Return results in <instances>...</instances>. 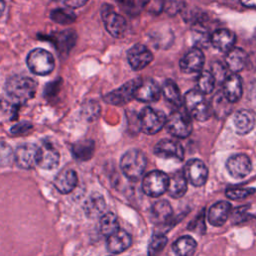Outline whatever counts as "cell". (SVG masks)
I'll use <instances>...</instances> for the list:
<instances>
[{
    "label": "cell",
    "mask_w": 256,
    "mask_h": 256,
    "mask_svg": "<svg viewBox=\"0 0 256 256\" xmlns=\"http://www.w3.org/2000/svg\"><path fill=\"white\" fill-rule=\"evenodd\" d=\"M78 177L77 173L72 169H66L61 171L54 179V186L63 194L70 193L77 186Z\"/></svg>",
    "instance_id": "obj_22"
},
{
    "label": "cell",
    "mask_w": 256,
    "mask_h": 256,
    "mask_svg": "<svg viewBox=\"0 0 256 256\" xmlns=\"http://www.w3.org/2000/svg\"><path fill=\"white\" fill-rule=\"evenodd\" d=\"M223 95L230 102L239 101L242 96V80L237 73L228 75L223 82Z\"/></svg>",
    "instance_id": "obj_19"
},
{
    "label": "cell",
    "mask_w": 256,
    "mask_h": 256,
    "mask_svg": "<svg viewBox=\"0 0 256 256\" xmlns=\"http://www.w3.org/2000/svg\"><path fill=\"white\" fill-rule=\"evenodd\" d=\"M54 1H61V0H54Z\"/></svg>",
    "instance_id": "obj_46"
},
{
    "label": "cell",
    "mask_w": 256,
    "mask_h": 256,
    "mask_svg": "<svg viewBox=\"0 0 256 256\" xmlns=\"http://www.w3.org/2000/svg\"><path fill=\"white\" fill-rule=\"evenodd\" d=\"M6 4H5V0H0V17L2 16L4 10H5Z\"/></svg>",
    "instance_id": "obj_45"
},
{
    "label": "cell",
    "mask_w": 256,
    "mask_h": 256,
    "mask_svg": "<svg viewBox=\"0 0 256 256\" xmlns=\"http://www.w3.org/2000/svg\"><path fill=\"white\" fill-rule=\"evenodd\" d=\"M50 16L55 22L60 23V24H64V25L70 24L75 20V15L71 11L66 10V9H62V8L54 9L51 12Z\"/></svg>",
    "instance_id": "obj_35"
},
{
    "label": "cell",
    "mask_w": 256,
    "mask_h": 256,
    "mask_svg": "<svg viewBox=\"0 0 256 256\" xmlns=\"http://www.w3.org/2000/svg\"><path fill=\"white\" fill-rule=\"evenodd\" d=\"M231 103L222 94H217L213 99V105L211 110L217 115V117H223L230 111Z\"/></svg>",
    "instance_id": "obj_34"
},
{
    "label": "cell",
    "mask_w": 256,
    "mask_h": 256,
    "mask_svg": "<svg viewBox=\"0 0 256 256\" xmlns=\"http://www.w3.org/2000/svg\"><path fill=\"white\" fill-rule=\"evenodd\" d=\"M139 127L145 133L153 135L158 133L165 125L166 117L161 111L155 110L150 106H145L138 116Z\"/></svg>",
    "instance_id": "obj_5"
},
{
    "label": "cell",
    "mask_w": 256,
    "mask_h": 256,
    "mask_svg": "<svg viewBox=\"0 0 256 256\" xmlns=\"http://www.w3.org/2000/svg\"><path fill=\"white\" fill-rule=\"evenodd\" d=\"M226 168L233 178L243 179L250 174L252 170V163L247 155L235 154L227 159Z\"/></svg>",
    "instance_id": "obj_11"
},
{
    "label": "cell",
    "mask_w": 256,
    "mask_h": 256,
    "mask_svg": "<svg viewBox=\"0 0 256 256\" xmlns=\"http://www.w3.org/2000/svg\"><path fill=\"white\" fill-rule=\"evenodd\" d=\"M147 165L145 154L138 149H130L123 154L120 160V168L123 174L130 180H138Z\"/></svg>",
    "instance_id": "obj_2"
},
{
    "label": "cell",
    "mask_w": 256,
    "mask_h": 256,
    "mask_svg": "<svg viewBox=\"0 0 256 256\" xmlns=\"http://www.w3.org/2000/svg\"><path fill=\"white\" fill-rule=\"evenodd\" d=\"M38 147L32 143L21 144L14 152V161L22 169H31L37 163Z\"/></svg>",
    "instance_id": "obj_13"
},
{
    "label": "cell",
    "mask_w": 256,
    "mask_h": 256,
    "mask_svg": "<svg viewBox=\"0 0 256 256\" xmlns=\"http://www.w3.org/2000/svg\"><path fill=\"white\" fill-rule=\"evenodd\" d=\"M247 211H248V206L238 207V209L235 210L233 213V222L240 223V222L246 221L250 217V214Z\"/></svg>",
    "instance_id": "obj_41"
},
{
    "label": "cell",
    "mask_w": 256,
    "mask_h": 256,
    "mask_svg": "<svg viewBox=\"0 0 256 256\" xmlns=\"http://www.w3.org/2000/svg\"><path fill=\"white\" fill-rule=\"evenodd\" d=\"M106 203L103 196L99 193L91 194L84 203V212L89 218L102 216L105 210Z\"/></svg>",
    "instance_id": "obj_27"
},
{
    "label": "cell",
    "mask_w": 256,
    "mask_h": 256,
    "mask_svg": "<svg viewBox=\"0 0 256 256\" xmlns=\"http://www.w3.org/2000/svg\"><path fill=\"white\" fill-rule=\"evenodd\" d=\"M210 41L213 47L222 52H228L234 48L236 37L233 32L228 29H218L210 36Z\"/></svg>",
    "instance_id": "obj_20"
},
{
    "label": "cell",
    "mask_w": 256,
    "mask_h": 256,
    "mask_svg": "<svg viewBox=\"0 0 256 256\" xmlns=\"http://www.w3.org/2000/svg\"><path fill=\"white\" fill-rule=\"evenodd\" d=\"M172 207L167 200L155 202L150 210V218L156 224L166 223L172 216Z\"/></svg>",
    "instance_id": "obj_26"
},
{
    "label": "cell",
    "mask_w": 256,
    "mask_h": 256,
    "mask_svg": "<svg viewBox=\"0 0 256 256\" xmlns=\"http://www.w3.org/2000/svg\"><path fill=\"white\" fill-rule=\"evenodd\" d=\"M211 73H212L215 81H222V82H224V80L227 77V70H226V68L223 66L222 63H219V62H215L212 65Z\"/></svg>",
    "instance_id": "obj_40"
},
{
    "label": "cell",
    "mask_w": 256,
    "mask_h": 256,
    "mask_svg": "<svg viewBox=\"0 0 256 256\" xmlns=\"http://www.w3.org/2000/svg\"><path fill=\"white\" fill-rule=\"evenodd\" d=\"M188 181L183 171H176L170 178L167 191L172 198L178 199L185 195L187 191Z\"/></svg>",
    "instance_id": "obj_25"
},
{
    "label": "cell",
    "mask_w": 256,
    "mask_h": 256,
    "mask_svg": "<svg viewBox=\"0 0 256 256\" xmlns=\"http://www.w3.org/2000/svg\"><path fill=\"white\" fill-rule=\"evenodd\" d=\"M37 90V83L27 76L16 75L10 77L5 84V92L10 100L17 104H23L32 99Z\"/></svg>",
    "instance_id": "obj_1"
},
{
    "label": "cell",
    "mask_w": 256,
    "mask_h": 256,
    "mask_svg": "<svg viewBox=\"0 0 256 256\" xmlns=\"http://www.w3.org/2000/svg\"><path fill=\"white\" fill-rule=\"evenodd\" d=\"M183 173L187 181L196 187L203 186L208 178V169L204 162L199 159L189 160L184 166Z\"/></svg>",
    "instance_id": "obj_10"
},
{
    "label": "cell",
    "mask_w": 256,
    "mask_h": 256,
    "mask_svg": "<svg viewBox=\"0 0 256 256\" xmlns=\"http://www.w3.org/2000/svg\"><path fill=\"white\" fill-rule=\"evenodd\" d=\"M100 106L95 101H88L82 107V115L88 120L93 121L99 117Z\"/></svg>",
    "instance_id": "obj_37"
},
{
    "label": "cell",
    "mask_w": 256,
    "mask_h": 256,
    "mask_svg": "<svg viewBox=\"0 0 256 256\" xmlns=\"http://www.w3.org/2000/svg\"><path fill=\"white\" fill-rule=\"evenodd\" d=\"M88 0H61L66 6L70 8H79L87 3Z\"/></svg>",
    "instance_id": "obj_43"
},
{
    "label": "cell",
    "mask_w": 256,
    "mask_h": 256,
    "mask_svg": "<svg viewBox=\"0 0 256 256\" xmlns=\"http://www.w3.org/2000/svg\"><path fill=\"white\" fill-rule=\"evenodd\" d=\"M26 61L29 69L36 75H48L55 67L53 55L42 48H36L30 51Z\"/></svg>",
    "instance_id": "obj_4"
},
{
    "label": "cell",
    "mask_w": 256,
    "mask_h": 256,
    "mask_svg": "<svg viewBox=\"0 0 256 256\" xmlns=\"http://www.w3.org/2000/svg\"><path fill=\"white\" fill-rule=\"evenodd\" d=\"M120 5L130 14L138 13L145 5L146 0H117Z\"/></svg>",
    "instance_id": "obj_39"
},
{
    "label": "cell",
    "mask_w": 256,
    "mask_h": 256,
    "mask_svg": "<svg viewBox=\"0 0 256 256\" xmlns=\"http://www.w3.org/2000/svg\"><path fill=\"white\" fill-rule=\"evenodd\" d=\"M205 57L199 48L189 50L179 61V67L184 73L199 72L204 65Z\"/></svg>",
    "instance_id": "obj_17"
},
{
    "label": "cell",
    "mask_w": 256,
    "mask_h": 256,
    "mask_svg": "<svg viewBox=\"0 0 256 256\" xmlns=\"http://www.w3.org/2000/svg\"><path fill=\"white\" fill-rule=\"evenodd\" d=\"M255 192L254 188H229L226 190V196L232 200L247 198Z\"/></svg>",
    "instance_id": "obj_38"
},
{
    "label": "cell",
    "mask_w": 256,
    "mask_h": 256,
    "mask_svg": "<svg viewBox=\"0 0 256 256\" xmlns=\"http://www.w3.org/2000/svg\"><path fill=\"white\" fill-rule=\"evenodd\" d=\"M233 124L237 134L245 135L254 128L255 117L248 110H239L233 116Z\"/></svg>",
    "instance_id": "obj_23"
},
{
    "label": "cell",
    "mask_w": 256,
    "mask_h": 256,
    "mask_svg": "<svg viewBox=\"0 0 256 256\" xmlns=\"http://www.w3.org/2000/svg\"><path fill=\"white\" fill-rule=\"evenodd\" d=\"M215 82L216 81L210 71H201L197 78V90L202 94H210L214 90Z\"/></svg>",
    "instance_id": "obj_32"
},
{
    "label": "cell",
    "mask_w": 256,
    "mask_h": 256,
    "mask_svg": "<svg viewBox=\"0 0 256 256\" xmlns=\"http://www.w3.org/2000/svg\"><path fill=\"white\" fill-rule=\"evenodd\" d=\"M169 177L166 173L153 170L147 173L142 180V190L150 197H159L167 191Z\"/></svg>",
    "instance_id": "obj_7"
},
{
    "label": "cell",
    "mask_w": 256,
    "mask_h": 256,
    "mask_svg": "<svg viewBox=\"0 0 256 256\" xmlns=\"http://www.w3.org/2000/svg\"><path fill=\"white\" fill-rule=\"evenodd\" d=\"M160 95H161V89L154 80L141 79L136 87L134 98L141 102L152 103V102H156L160 98Z\"/></svg>",
    "instance_id": "obj_14"
},
{
    "label": "cell",
    "mask_w": 256,
    "mask_h": 256,
    "mask_svg": "<svg viewBox=\"0 0 256 256\" xmlns=\"http://www.w3.org/2000/svg\"><path fill=\"white\" fill-rule=\"evenodd\" d=\"M140 80V78L129 80L119 88L109 92L104 96L105 102L117 106L128 103L130 100H132V98H134V93Z\"/></svg>",
    "instance_id": "obj_9"
},
{
    "label": "cell",
    "mask_w": 256,
    "mask_h": 256,
    "mask_svg": "<svg viewBox=\"0 0 256 256\" xmlns=\"http://www.w3.org/2000/svg\"><path fill=\"white\" fill-rule=\"evenodd\" d=\"M183 104L185 105L188 114L197 121H206L211 116V105L198 90L193 89L188 91L184 96Z\"/></svg>",
    "instance_id": "obj_3"
},
{
    "label": "cell",
    "mask_w": 256,
    "mask_h": 256,
    "mask_svg": "<svg viewBox=\"0 0 256 256\" xmlns=\"http://www.w3.org/2000/svg\"><path fill=\"white\" fill-rule=\"evenodd\" d=\"M225 61L229 70L233 73H237L243 70V68L246 66L248 56L243 49L234 47L227 52Z\"/></svg>",
    "instance_id": "obj_24"
},
{
    "label": "cell",
    "mask_w": 256,
    "mask_h": 256,
    "mask_svg": "<svg viewBox=\"0 0 256 256\" xmlns=\"http://www.w3.org/2000/svg\"><path fill=\"white\" fill-rule=\"evenodd\" d=\"M167 244V237L164 234L156 233L151 238L148 246V256H158Z\"/></svg>",
    "instance_id": "obj_33"
},
{
    "label": "cell",
    "mask_w": 256,
    "mask_h": 256,
    "mask_svg": "<svg viewBox=\"0 0 256 256\" xmlns=\"http://www.w3.org/2000/svg\"><path fill=\"white\" fill-rule=\"evenodd\" d=\"M243 6L248 8H256V0H240Z\"/></svg>",
    "instance_id": "obj_44"
},
{
    "label": "cell",
    "mask_w": 256,
    "mask_h": 256,
    "mask_svg": "<svg viewBox=\"0 0 256 256\" xmlns=\"http://www.w3.org/2000/svg\"><path fill=\"white\" fill-rule=\"evenodd\" d=\"M14 161V152L10 145L0 141V167H6Z\"/></svg>",
    "instance_id": "obj_36"
},
{
    "label": "cell",
    "mask_w": 256,
    "mask_h": 256,
    "mask_svg": "<svg viewBox=\"0 0 256 256\" xmlns=\"http://www.w3.org/2000/svg\"><path fill=\"white\" fill-rule=\"evenodd\" d=\"M60 154L50 143H45L38 148L37 165L45 170H52L59 164Z\"/></svg>",
    "instance_id": "obj_16"
},
{
    "label": "cell",
    "mask_w": 256,
    "mask_h": 256,
    "mask_svg": "<svg viewBox=\"0 0 256 256\" xmlns=\"http://www.w3.org/2000/svg\"><path fill=\"white\" fill-rule=\"evenodd\" d=\"M101 16L107 32L111 36L119 38L125 33L127 29L126 20L123 16L116 13L111 6L103 5L101 9Z\"/></svg>",
    "instance_id": "obj_8"
},
{
    "label": "cell",
    "mask_w": 256,
    "mask_h": 256,
    "mask_svg": "<svg viewBox=\"0 0 256 256\" xmlns=\"http://www.w3.org/2000/svg\"><path fill=\"white\" fill-rule=\"evenodd\" d=\"M94 142L92 140H82L73 144L72 153L75 158L81 161H87L94 153Z\"/></svg>",
    "instance_id": "obj_30"
},
{
    "label": "cell",
    "mask_w": 256,
    "mask_h": 256,
    "mask_svg": "<svg viewBox=\"0 0 256 256\" xmlns=\"http://www.w3.org/2000/svg\"><path fill=\"white\" fill-rule=\"evenodd\" d=\"M154 153L161 158H172L178 161L184 158V149L182 145L175 140L162 139L154 146Z\"/></svg>",
    "instance_id": "obj_15"
},
{
    "label": "cell",
    "mask_w": 256,
    "mask_h": 256,
    "mask_svg": "<svg viewBox=\"0 0 256 256\" xmlns=\"http://www.w3.org/2000/svg\"><path fill=\"white\" fill-rule=\"evenodd\" d=\"M189 116L180 110L172 112L165 122L168 132L176 138H187L192 132V122Z\"/></svg>",
    "instance_id": "obj_6"
},
{
    "label": "cell",
    "mask_w": 256,
    "mask_h": 256,
    "mask_svg": "<svg viewBox=\"0 0 256 256\" xmlns=\"http://www.w3.org/2000/svg\"><path fill=\"white\" fill-rule=\"evenodd\" d=\"M231 204L228 201L214 203L208 212V221L213 226H222L228 219L231 212Z\"/></svg>",
    "instance_id": "obj_21"
},
{
    "label": "cell",
    "mask_w": 256,
    "mask_h": 256,
    "mask_svg": "<svg viewBox=\"0 0 256 256\" xmlns=\"http://www.w3.org/2000/svg\"><path fill=\"white\" fill-rule=\"evenodd\" d=\"M132 244L131 235L123 229H118L107 238V249L109 252L119 254L127 250Z\"/></svg>",
    "instance_id": "obj_18"
},
{
    "label": "cell",
    "mask_w": 256,
    "mask_h": 256,
    "mask_svg": "<svg viewBox=\"0 0 256 256\" xmlns=\"http://www.w3.org/2000/svg\"><path fill=\"white\" fill-rule=\"evenodd\" d=\"M197 247V243L193 237L185 235L178 238L172 245L175 256H191Z\"/></svg>",
    "instance_id": "obj_28"
},
{
    "label": "cell",
    "mask_w": 256,
    "mask_h": 256,
    "mask_svg": "<svg viewBox=\"0 0 256 256\" xmlns=\"http://www.w3.org/2000/svg\"><path fill=\"white\" fill-rule=\"evenodd\" d=\"M119 229V223L116 215L112 212H107L101 216L100 232L104 236H109Z\"/></svg>",
    "instance_id": "obj_31"
},
{
    "label": "cell",
    "mask_w": 256,
    "mask_h": 256,
    "mask_svg": "<svg viewBox=\"0 0 256 256\" xmlns=\"http://www.w3.org/2000/svg\"><path fill=\"white\" fill-rule=\"evenodd\" d=\"M161 92L163 93L164 98L173 106L177 108H181L183 106V100L179 87L173 80H166Z\"/></svg>",
    "instance_id": "obj_29"
},
{
    "label": "cell",
    "mask_w": 256,
    "mask_h": 256,
    "mask_svg": "<svg viewBox=\"0 0 256 256\" xmlns=\"http://www.w3.org/2000/svg\"><path fill=\"white\" fill-rule=\"evenodd\" d=\"M128 63L135 71L141 70L148 66L153 60L152 52L143 44H135L128 50Z\"/></svg>",
    "instance_id": "obj_12"
},
{
    "label": "cell",
    "mask_w": 256,
    "mask_h": 256,
    "mask_svg": "<svg viewBox=\"0 0 256 256\" xmlns=\"http://www.w3.org/2000/svg\"><path fill=\"white\" fill-rule=\"evenodd\" d=\"M32 128V125L30 123H19V124H16L15 126H13L11 128V132L13 134H21V133H25L27 132L28 130H30Z\"/></svg>",
    "instance_id": "obj_42"
}]
</instances>
